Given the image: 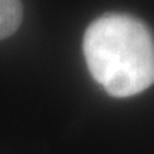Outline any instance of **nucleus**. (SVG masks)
<instances>
[{
	"label": "nucleus",
	"instance_id": "obj_1",
	"mask_svg": "<svg viewBox=\"0 0 154 154\" xmlns=\"http://www.w3.org/2000/svg\"><path fill=\"white\" fill-rule=\"evenodd\" d=\"M84 58L96 82L115 98H130L154 84V36L137 17L105 14L88 26Z\"/></svg>",
	"mask_w": 154,
	"mask_h": 154
},
{
	"label": "nucleus",
	"instance_id": "obj_2",
	"mask_svg": "<svg viewBox=\"0 0 154 154\" xmlns=\"http://www.w3.org/2000/svg\"><path fill=\"white\" fill-rule=\"evenodd\" d=\"M22 22L21 0H0V39L16 33Z\"/></svg>",
	"mask_w": 154,
	"mask_h": 154
}]
</instances>
